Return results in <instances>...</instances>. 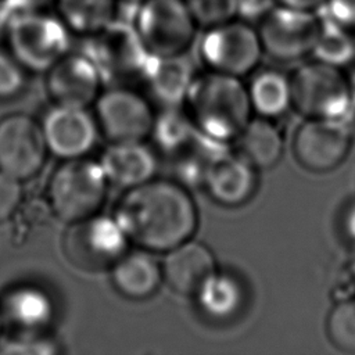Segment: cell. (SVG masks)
<instances>
[{
	"mask_svg": "<svg viewBox=\"0 0 355 355\" xmlns=\"http://www.w3.org/2000/svg\"><path fill=\"white\" fill-rule=\"evenodd\" d=\"M0 312L3 324L18 333L19 337H36L50 324L54 316V304L43 288L24 284L4 294Z\"/></svg>",
	"mask_w": 355,
	"mask_h": 355,
	"instance_id": "2e32d148",
	"label": "cell"
},
{
	"mask_svg": "<svg viewBox=\"0 0 355 355\" xmlns=\"http://www.w3.org/2000/svg\"><path fill=\"white\" fill-rule=\"evenodd\" d=\"M115 288L132 300L153 295L162 280V266L147 250L126 251L111 268Z\"/></svg>",
	"mask_w": 355,
	"mask_h": 355,
	"instance_id": "ffe728a7",
	"label": "cell"
},
{
	"mask_svg": "<svg viewBox=\"0 0 355 355\" xmlns=\"http://www.w3.org/2000/svg\"><path fill=\"white\" fill-rule=\"evenodd\" d=\"M326 333L337 349L355 352V298L337 301L327 316Z\"/></svg>",
	"mask_w": 355,
	"mask_h": 355,
	"instance_id": "f1b7e54d",
	"label": "cell"
},
{
	"mask_svg": "<svg viewBox=\"0 0 355 355\" xmlns=\"http://www.w3.org/2000/svg\"><path fill=\"white\" fill-rule=\"evenodd\" d=\"M197 129L184 110L169 105L154 119L153 137L157 146L168 155L176 154L194 135Z\"/></svg>",
	"mask_w": 355,
	"mask_h": 355,
	"instance_id": "83f0119b",
	"label": "cell"
},
{
	"mask_svg": "<svg viewBox=\"0 0 355 355\" xmlns=\"http://www.w3.org/2000/svg\"><path fill=\"white\" fill-rule=\"evenodd\" d=\"M47 148L57 157L80 158L94 146L97 136L96 121L85 108L55 105L42 123Z\"/></svg>",
	"mask_w": 355,
	"mask_h": 355,
	"instance_id": "9a60e30c",
	"label": "cell"
},
{
	"mask_svg": "<svg viewBox=\"0 0 355 355\" xmlns=\"http://www.w3.org/2000/svg\"><path fill=\"white\" fill-rule=\"evenodd\" d=\"M4 354H19V355H50L57 352V348L53 343L43 340L40 337H18L8 341L3 348Z\"/></svg>",
	"mask_w": 355,
	"mask_h": 355,
	"instance_id": "836d02e7",
	"label": "cell"
},
{
	"mask_svg": "<svg viewBox=\"0 0 355 355\" xmlns=\"http://www.w3.org/2000/svg\"><path fill=\"white\" fill-rule=\"evenodd\" d=\"M8 51L25 68L49 71L69 49V29L44 11L10 14L3 31Z\"/></svg>",
	"mask_w": 355,
	"mask_h": 355,
	"instance_id": "3957f363",
	"label": "cell"
},
{
	"mask_svg": "<svg viewBox=\"0 0 355 355\" xmlns=\"http://www.w3.org/2000/svg\"><path fill=\"white\" fill-rule=\"evenodd\" d=\"M96 119L111 143H128L151 135L155 115L143 96L116 86L96 98Z\"/></svg>",
	"mask_w": 355,
	"mask_h": 355,
	"instance_id": "8fae6325",
	"label": "cell"
},
{
	"mask_svg": "<svg viewBox=\"0 0 355 355\" xmlns=\"http://www.w3.org/2000/svg\"><path fill=\"white\" fill-rule=\"evenodd\" d=\"M101 76L86 53H67L47 71V92L57 105L86 108L98 97Z\"/></svg>",
	"mask_w": 355,
	"mask_h": 355,
	"instance_id": "5bb4252c",
	"label": "cell"
},
{
	"mask_svg": "<svg viewBox=\"0 0 355 355\" xmlns=\"http://www.w3.org/2000/svg\"><path fill=\"white\" fill-rule=\"evenodd\" d=\"M227 151L226 143L208 137L198 130L196 135L172 155L173 171L178 179L187 186H204L205 179Z\"/></svg>",
	"mask_w": 355,
	"mask_h": 355,
	"instance_id": "7402d4cb",
	"label": "cell"
},
{
	"mask_svg": "<svg viewBox=\"0 0 355 355\" xmlns=\"http://www.w3.org/2000/svg\"><path fill=\"white\" fill-rule=\"evenodd\" d=\"M344 229L348 237L355 243V204L347 211L344 218Z\"/></svg>",
	"mask_w": 355,
	"mask_h": 355,
	"instance_id": "f35d334b",
	"label": "cell"
},
{
	"mask_svg": "<svg viewBox=\"0 0 355 355\" xmlns=\"http://www.w3.org/2000/svg\"><path fill=\"white\" fill-rule=\"evenodd\" d=\"M132 24L153 57L184 54L198 28L184 0H144L135 7Z\"/></svg>",
	"mask_w": 355,
	"mask_h": 355,
	"instance_id": "52a82bcc",
	"label": "cell"
},
{
	"mask_svg": "<svg viewBox=\"0 0 355 355\" xmlns=\"http://www.w3.org/2000/svg\"><path fill=\"white\" fill-rule=\"evenodd\" d=\"M118 1H121V3H123V4H128V6H130V7H137L140 3H143L144 0H118Z\"/></svg>",
	"mask_w": 355,
	"mask_h": 355,
	"instance_id": "60d3db41",
	"label": "cell"
},
{
	"mask_svg": "<svg viewBox=\"0 0 355 355\" xmlns=\"http://www.w3.org/2000/svg\"><path fill=\"white\" fill-rule=\"evenodd\" d=\"M108 182L130 189L153 179L157 161L153 151L141 141L111 143L100 159Z\"/></svg>",
	"mask_w": 355,
	"mask_h": 355,
	"instance_id": "d6986e66",
	"label": "cell"
},
{
	"mask_svg": "<svg viewBox=\"0 0 355 355\" xmlns=\"http://www.w3.org/2000/svg\"><path fill=\"white\" fill-rule=\"evenodd\" d=\"M255 168L243 157L226 153L209 171L204 187L219 204L237 207L247 202L255 191Z\"/></svg>",
	"mask_w": 355,
	"mask_h": 355,
	"instance_id": "ac0fdd59",
	"label": "cell"
},
{
	"mask_svg": "<svg viewBox=\"0 0 355 355\" xmlns=\"http://www.w3.org/2000/svg\"><path fill=\"white\" fill-rule=\"evenodd\" d=\"M333 293L337 301L355 298V252L340 263L333 280Z\"/></svg>",
	"mask_w": 355,
	"mask_h": 355,
	"instance_id": "d6a6232c",
	"label": "cell"
},
{
	"mask_svg": "<svg viewBox=\"0 0 355 355\" xmlns=\"http://www.w3.org/2000/svg\"><path fill=\"white\" fill-rule=\"evenodd\" d=\"M55 0H0V4L6 12H22V11H44Z\"/></svg>",
	"mask_w": 355,
	"mask_h": 355,
	"instance_id": "8d00e7d4",
	"label": "cell"
},
{
	"mask_svg": "<svg viewBox=\"0 0 355 355\" xmlns=\"http://www.w3.org/2000/svg\"><path fill=\"white\" fill-rule=\"evenodd\" d=\"M237 140L241 155L254 168H272L282 158L283 139L280 130L269 118L250 119Z\"/></svg>",
	"mask_w": 355,
	"mask_h": 355,
	"instance_id": "603a6c76",
	"label": "cell"
},
{
	"mask_svg": "<svg viewBox=\"0 0 355 355\" xmlns=\"http://www.w3.org/2000/svg\"><path fill=\"white\" fill-rule=\"evenodd\" d=\"M107 182L100 162L82 157L67 159L51 175L50 207L60 219L68 223L96 215L105 200Z\"/></svg>",
	"mask_w": 355,
	"mask_h": 355,
	"instance_id": "5b68a950",
	"label": "cell"
},
{
	"mask_svg": "<svg viewBox=\"0 0 355 355\" xmlns=\"http://www.w3.org/2000/svg\"><path fill=\"white\" fill-rule=\"evenodd\" d=\"M323 14L355 33V0H326Z\"/></svg>",
	"mask_w": 355,
	"mask_h": 355,
	"instance_id": "e575fe53",
	"label": "cell"
},
{
	"mask_svg": "<svg viewBox=\"0 0 355 355\" xmlns=\"http://www.w3.org/2000/svg\"><path fill=\"white\" fill-rule=\"evenodd\" d=\"M320 29V14L275 4L258 19V35L265 54L291 62L312 54Z\"/></svg>",
	"mask_w": 355,
	"mask_h": 355,
	"instance_id": "30bf717a",
	"label": "cell"
},
{
	"mask_svg": "<svg viewBox=\"0 0 355 355\" xmlns=\"http://www.w3.org/2000/svg\"><path fill=\"white\" fill-rule=\"evenodd\" d=\"M248 96L252 110L261 116H280L291 105L290 78L272 69L261 71L252 78Z\"/></svg>",
	"mask_w": 355,
	"mask_h": 355,
	"instance_id": "d4e9b609",
	"label": "cell"
},
{
	"mask_svg": "<svg viewBox=\"0 0 355 355\" xmlns=\"http://www.w3.org/2000/svg\"><path fill=\"white\" fill-rule=\"evenodd\" d=\"M129 239L115 218L92 215L71 223L64 237L67 259L82 270H103L128 251Z\"/></svg>",
	"mask_w": 355,
	"mask_h": 355,
	"instance_id": "9c48e42d",
	"label": "cell"
},
{
	"mask_svg": "<svg viewBox=\"0 0 355 355\" xmlns=\"http://www.w3.org/2000/svg\"><path fill=\"white\" fill-rule=\"evenodd\" d=\"M348 79V86H349V93H351V97H352V101L355 104V68L349 72V75L347 76Z\"/></svg>",
	"mask_w": 355,
	"mask_h": 355,
	"instance_id": "ab89813d",
	"label": "cell"
},
{
	"mask_svg": "<svg viewBox=\"0 0 355 355\" xmlns=\"http://www.w3.org/2000/svg\"><path fill=\"white\" fill-rule=\"evenodd\" d=\"M47 144L32 118L15 114L0 121V171L19 182L33 178L44 165Z\"/></svg>",
	"mask_w": 355,
	"mask_h": 355,
	"instance_id": "4fadbf2b",
	"label": "cell"
},
{
	"mask_svg": "<svg viewBox=\"0 0 355 355\" xmlns=\"http://www.w3.org/2000/svg\"><path fill=\"white\" fill-rule=\"evenodd\" d=\"M312 54L318 61L338 68L345 67L355 60V33L322 12Z\"/></svg>",
	"mask_w": 355,
	"mask_h": 355,
	"instance_id": "4316f807",
	"label": "cell"
},
{
	"mask_svg": "<svg viewBox=\"0 0 355 355\" xmlns=\"http://www.w3.org/2000/svg\"><path fill=\"white\" fill-rule=\"evenodd\" d=\"M58 17L69 32L92 36L116 17L118 0H55Z\"/></svg>",
	"mask_w": 355,
	"mask_h": 355,
	"instance_id": "cb8c5ba5",
	"label": "cell"
},
{
	"mask_svg": "<svg viewBox=\"0 0 355 355\" xmlns=\"http://www.w3.org/2000/svg\"><path fill=\"white\" fill-rule=\"evenodd\" d=\"M276 4L295 8V10L319 12L323 10L326 0H276Z\"/></svg>",
	"mask_w": 355,
	"mask_h": 355,
	"instance_id": "74e56055",
	"label": "cell"
},
{
	"mask_svg": "<svg viewBox=\"0 0 355 355\" xmlns=\"http://www.w3.org/2000/svg\"><path fill=\"white\" fill-rule=\"evenodd\" d=\"M87 37L85 53L97 67L103 82L121 85L144 79L151 55L132 22L115 18Z\"/></svg>",
	"mask_w": 355,
	"mask_h": 355,
	"instance_id": "8992f818",
	"label": "cell"
},
{
	"mask_svg": "<svg viewBox=\"0 0 355 355\" xmlns=\"http://www.w3.org/2000/svg\"><path fill=\"white\" fill-rule=\"evenodd\" d=\"M201 309L211 318L226 319L233 316L244 300L243 287L230 275L214 272L197 291Z\"/></svg>",
	"mask_w": 355,
	"mask_h": 355,
	"instance_id": "484cf974",
	"label": "cell"
},
{
	"mask_svg": "<svg viewBox=\"0 0 355 355\" xmlns=\"http://www.w3.org/2000/svg\"><path fill=\"white\" fill-rule=\"evenodd\" d=\"M214 272L216 263L211 250L191 240L166 251L162 262V277L173 291L184 295H196Z\"/></svg>",
	"mask_w": 355,
	"mask_h": 355,
	"instance_id": "e0dca14e",
	"label": "cell"
},
{
	"mask_svg": "<svg viewBox=\"0 0 355 355\" xmlns=\"http://www.w3.org/2000/svg\"><path fill=\"white\" fill-rule=\"evenodd\" d=\"M114 218L129 241L154 252H166L190 240L198 225L190 193L179 182L165 179L126 189Z\"/></svg>",
	"mask_w": 355,
	"mask_h": 355,
	"instance_id": "6da1fadb",
	"label": "cell"
},
{
	"mask_svg": "<svg viewBox=\"0 0 355 355\" xmlns=\"http://www.w3.org/2000/svg\"><path fill=\"white\" fill-rule=\"evenodd\" d=\"M352 130L341 121L308 118L295 130L293 150L297 161L308 171L327 172L348 155Z\"/></svg>",
	"mask_w": 355,
	"mask_h": 355,
	"instance_id": "7c38bea8",
	"label": "cell"
},
{
	"mask_svg": "<svg viewBox=\"0 0 355 355\" xmlns=\"http://www.w3.org/2000/svg\"><path fill=\"white\" fill-rule=\"evenodd\" d=\"M25 85L24 67L8 51L0 49V100L19 94Z\"/></svg>",
	"mask_w": 355,
	"mask_h": 355,
	"instance_id": "4dcf8cb0",
	"label": "cell"
},
{
	"mask_svg": "<svg viewBox=\"0 0 355 355\" xmlns=\"http://www.w3.org/2000/svg\"><path fill=\"white\" fill-rule=\"evenodd\" d=\"M184 111L200 133L227 144L244 130L252 107L240 78L209 69L194 76Z\"/></svg>",
	"mask_w": 355,
	"mask_h": 355,
	"instance_id": "7a4b0ae2",
	"label": "cell"
},
{
	"mask_svg": "<svg viewBox=\"0 0 355 355\" xmlns=\"http://www.w3.org/2000/svg\"><path fill=\"white\" fill-rule=\"evenodd\" d=\"M1 327H3V319H1V312H0V330H1Z\"/></svg>",
	"mask_w": 355,
	"mask_h": 355,
	"instance_id": "b9f144b4",
	"label": "cell"
},
{
	"mask_svg": "<svg viewBox=\"0 0 355 355\" xmlns=\"http://www.w3.org/2000/svg\"><path fill=\"white\" fill-rule=\"evenodd\" d=\"M193 79V67L184 54H180L172 57L151 55L143 80H146L151 94L169 107L184 101Z\"/></svg>",
	"mask_w": 355,
	"mask_h": 355,
	"instance_id": "44dd1931",
	"label": "cell"
},
{
	"mask_svg": "<svg viewBox=\"0 0 355 355\" xmlns=\"http://www.w3.org/2000/svg\"><path fill=\"white\" fill-rule=\"evenodd\" d=\"M22 200L21 182L0 171V223L10 219Z\"/></svg>",
	"mask_w": 355,
	"mask_h": 355,
	"instance_id": "1f68e13d",
	"label": "cell"
},
{
	"mask_svg": "<svg viewBox=\"0 0 355 355\" xmlns=\"http://www.w3.org/2000/svg\"><path fill=\"white\" fill-rule=\"evenodd\" d=\"M198 28H211L237 17V0H184Z\"/></svg>",
	"mask_w": 355,
	"mask_h": 355,
	"instance_id": "f546056e",
	"label": "cell"
},
{
	"mask_svg": "<svg viewBox=\"0 0 355 355\" xmlns=\"http://www.w3.org/2000/svg\"><path fill=\"white\" fill-rule=\"evenodd\" d=\"M290 89L291 105L304 116L341 121L348 126L355 104L338 67L318 60L306 62L293 72Z\"/></svg>",
	"mask_w": 355,
	"mask_h": 355,
	"instance_id": "277c9868",
	"label": "cell"
},
{
	"mask_svg": "<svg viewBox=\"0 0 355 355\" xmlns=\"http://www.w3.org/2000/svg\"><path fill=\"white\" fill-rule=\"evenodd\" d=\"M262 54L257 28L237 17L207 28L200 42V55L211 71L237 78L252 72Z\"/></svg>",
	"mask_w": 355,
	"mask_h": 355,
	"instance_id": "ba28073f",
	"label": "cell"
},
{
	"mask_svg": "<svg viewBox=\"0 0 355 355\" xmlns=\"http://www.w3.org/2000/svg\"><path fill=\"white\" fill-rule=\"evenodd\" d=\"M275 4L276 0H237V17L245 21H258Z\"/></svg>",
	"mask_w": 355,
	"mask_h": 355,
	"instance_id": "d590c367",
	"label": "cell"
}]
</instances>
